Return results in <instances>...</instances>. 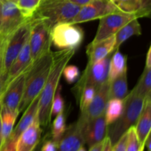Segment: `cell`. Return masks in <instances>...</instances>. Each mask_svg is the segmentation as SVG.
I'll return each instance as SVG.
<instances>
[{"label": "cell", "mask_w": 151, "mask_h": 151, "mask_svg": "<svg viewBox=\"0 0 151 151\" xmlns=\"http://www.w3.org/2000/svg\"><path fill=\"white\" fill-rule=\"evenodd\" d=\"M116 10H119L110 0H94L88 4L81 6L76 16L69 23L80 24L100 19Z\"/></svg>", "instance_id": "8fae6325"}, {"label": "cell", "mask_w": 151, "mask_h": 151, "mask_svg": "<svg viewBox=\"0 0 151 151\" xmlns=\"http://www.w3.org/2000/svg\"><path fill=\"white\" fill-rule=\"evenodd\" d=\"M109 81L108 80L99 87L88 107L81 112L80 117L77 122L83 125L88 121L103 115L105 113L108 100H109Z\"/></svg>", "instance_id": "7c38bea8"}, {"label": "cell", "mask_w": 151, "mask_h": 151, "mask_svg": "<svg viewBox=\"0 0 151 151\" xmlns=\"http://www.w3.org/2000/svg\"><path fill=\"white\" fill-rule=\"evenodd\" d=\"M0 13H1V2H0Z\"/></svg>", "instance_id": "681fc988"}, {"label": "cell", "mask_w": 151, "mask_h": 151, "mask_svg": "<svg viewBox=\"0 0 151 151\" xmlns=\"http://www.w3.org/2000/svg\"><path fill=\"white\" fill-rule=\"evenodd\" d=\"M34 151H41V150H40V148H37L36 147V148H35V150Z\"/></svg>", "instance_id": "7dc6e473"}, {"label": "cell", "mask_w": 151, "mask_h": 151, "mask_svg": "<svg viewBox=\"0 0 151 151\" xmlns=\"http://www.w3.org/2000/svg\"><path fill=\"white\" fill-rule=\"evenodd\" d=\"M30 24L31 19H29L7 36L4 58V71L7 73L22 47L29 40Z\"/></svg>", "instance_id": "9c48e42d"}, {"label": "cell", "mask_w": 151, "mask_h": 151, "mask_svg": "<svg viewBox=\"0 0 151 151\" xmlns=\"http://www.w3.org/2000/svg\"><path fill=\"white\" fill-rule=\"evenodd\" d=\"M145 148H147V151H151V134H148L145 142Z\"/></svg>", "instance_id": "7bdbcfd3"}, {"label": "cell", "mask_w": 151, "mask_h": 151, "mask_svg": "<svg viewBox=\"0 0 151 151\" xmlns=\"http://www.w3.org/2000/svg\"><path fill=\"white\" fill-rule=\"evenodd\" d=\"M145 150V146L144 145H142L141 147H139V149L138 151H144Z\"/></svg>", "instance_id": "f6af8a7d"}, {"label": "cell", "mask_w": 151, "mask_h": 151, "mask_svg": "<svg viewBox=\"0 0 151 151\" xmlns=\"http://www.w3.org/2000/svg\"><path fill=\"white\" fill-rule=\"evenodd\" d=\"M127 132H125L118 141L112 145V151H126Z\"/></svg>", "instance_id": "836d02e7"}, {"label": "cell", "mask_w": 151, "mask_h": 151, "mask_svg": "<svg viewBox=\"0 0 151 151\" xmlns=\"http://www.w3.org/2000/svg\"><path fill=\"white\" fill-rule=\"evenodd\" d=\"M1 108H2V94L0 96V151L2 150L3 147V141H2V137H1Z\"/></svg>", "instance_id": "74e56055"}, {"label": "cell", "mask_w": 151, "mask_h": 151, "mask_svg": "<svg viewBox=\"0 0 151 151\" xmlns=\"http://www.w3.org/2000/svg\"><path fill=\"white\" fill-rule=\"evenodd\" d=\"M28 68L7 84L2 94L3 107L19 114V107L24 91L25 79Z\"/></svg>", "instance_id": "4fadbf2b"}, {"label": "cell", "mask_w": 151, "mask_h": 151, "mask_svg": "<svg viewBox=\"0 0 151 151\" xmlns=\"http://www.w3.org/2000/svg\"><path fill=\"white\" fill-rule=\"evenodd\" d=\"M136 132L140 145L145 146L146 138L150 133L151 129V97L149 96L145 100L142 110L136 122Z\"/></svg>", "instance_id": "d6986e66"}, {"label": "cell", "mask_w": 151, "mask_h": 151, "mask_svg": "<svg viewBox=\"0 0 151 151\" xmlns=\"http://www.w3.org/2000/svg\"><path fill=\"white\" fill-rule=\"evenodd\" d=\"M139 18H141V16L137 13H127L121 10H116L106 15L100 19V24L94 40L91 43L94 44L114 35L124 25L133 19Z\"/></svg>", "instance_id": "ba28073f"}, {"label": "cell", "mask_w": 151, "mask_h": 151, "mask_svg": "<svg viewBox=\"0 0 151 151\" xmlns=\"http://www.w3.org/2000/svg\"><path fill=\"white\" fill-rule=\"evenodd\" d=\"M58 143L53 141L52 139H46L44 142L41 147H40L41 151H56L58 148Z\"/></svg>", "instance_id": "e575fe53"}, {"label": "cell", "mask_w": 151, "mask_h": 151, "mask_svg": "<svg viewBox=\"0 0 151 151\" xmlns=\"http://www.w3.org/2000/svg\"><path fill=\"white\" fill-rule=\"evenodd\" d=\"M66 116L63 111H62L55 116L53 121L51 131V139L53 141L59 143L64 133L66 132Z\"/></svg>", "instance_id": "4316f807"}, {"label": "cell", "mask_w": 151, "mask_h": 151, "mask_svg": "<svg viewBox=\"0 0 151 151\" xmlns=\"http://www.w3.org/2000/svg\"><path fill=\"white\" fill-rule=\"evenodd\" d=\"M38 101H39V96L35 97L29 103V106L26 108V110L24 111L23 116L21 118V119L19 120V123L17 124L16 128H13V131H12L11 134H10L7 142H12L16 143V141L19 138V136L21 135V134L26 128H27L32 123V122L35 120V119L37 116V114H38Z\"/></svg>", "instance_id": "ac0fdd59"}, {"label": "cell", "mask_w": 151, "mask_h": 151, "mask_svg": "<svg viewBox=\"0 0 151 151\" xmlns=\"http://www.w3.org/2000/svg\"><path fill=\"white\" fill-rule=\"evenodd\" d=\"M97 90L95 87L91 86H86L83 88L78 100L81 112H82L84 109L88 107V106L94 98Z\"/></svg>", "instance_id": "f546056e"}, {"label": "cell", "mask_w": 151, "mask_h": 151, "mask_svg": "<svg viewBox=\"0 0 151 151\" xmlns=\"http://www.w3.org/2000/svg\"><path fill=\"white\" fill-rule=\"evenodd\" d=\"M146 67L151 68V47H149L147 50V55H146V61H145Z\"/></svg>", "instance_id": "b9f144b4"}, {"label": "cell", "mask_w": 151, "mask_h": 151, "mask_svg": "<svg viewBox=\"0 0 151 151\" xmlns=\"http://www.w3.org/2000/svg\"><path fill=\"white\" fill-rule=\"evenodd\" d=\"M69 1L81 7V6H83L85 4H88V3L91 2V1H94V0H69Z\"/></svg>", "instance_id": "60d3db41"}, {"label": "cell", "mask_w": 151, "mask_h": 151, "mask_svg": "<svg viewBox=\"0 0 151 151\" xmlns=\"http://www.w3.org/2000/svg\"><path fill=\"white\" fill-rule=\"evenodd\" d=\"M110 1H111V2H113V3H114V2H115V1H116V0H110Z\"/></svg>", "instance_id": "c3c4849f"}, {"label": "cell", "mask_w": 151, "mask_h": 151, "mask_svg": "<svg viewBox=\"0 0 151 151\" xmlns=\"http://www.w3.org/2000/svg\"><path fill=\"white\" fill-rule=\"evenodd\" d=\"M124 110V99H109L105 110V119L107 125L114 123L121 116Z\"/></svg>", "instance_id": "cb8c5ba5"}, {"label": "cell", "mask_w": 151, "mask_h": 151, "mask_svg": "<svg viewBox=\"0 0 151 151\" xmlns=\"http://www.w3.org/2000/svg\"><path fill=\"white\" fill-rule=\"evenodd\" d=\"M18 116H19V114L14 113L3 106L1 108V127L3 145H4V144L7 142L12 131H13L15 122H16Z\"/></svg>", "instance_id": "d4e9b609"}, {"label": "cell", "mask_w": 151, "mask_h": 151, "mask_svg": "<svg viewBox=\"0 0 151 151\" xmlns=\"http://www.w3.org/2000/svg\"><path fill=\"white\" fill-rule=\"evenodd\" d=\"M54 59V52L46 53L32 62L27 72L24 91L19 107V113L24 111L39 94L48 78Z\"/></svg>", "instance_id": "7a4b0ae2"}, {"label": "cell", "mask_w": 151, "mask_h": 151, "mask_svg": "<svg viewBox=\"0 0 151 151\" xmlns=\"http://www.w3.org/2000/svg\"><path fill=\"white\" fill-rule=\"evenodd\" d=\"M13 1H15V2H16V1H17V0H13Z\"/></svg>", "instance_id": "f907efd6"}, {"label": "cell", "mask_w": 151, "mask_h": 151, "mask_svg": "<svg viewBox=\"0 0 151 151\" xmlns=\"http://www.w3.org/2000/svg\"><path fill=\"white\" fill-rule=\"evenodd\" d=\"M102 151H112V144L111 142L110 139L108 137H106V139H105L104 146H103Z\"/></svg>", "instance_id": "f35d334b"}, {"label": "cell", "mask_w": 151, "mask_h": 151, "mask_svg": "<svg viewBox=\"0 0 151 151\" xmlns=\"http://www.w3.org/2000/svg\"><path fill=\"white\" fill-rule=\"evenodd\" d=\"M127 57L116 50L112 52L109 66V81H112L127 72Z\"/></svg>", "instance_id": "7402d4cb"}, {"label": "cell", "mask_w": 151, "mask_h": 151, "mask_svg": "<svg viewBox=\"0 0 151 151\" xmlns=\"http://www.w3.org/2000/svg\"><path fill=\"white\" fill-rule=\"evenodd\" d=\"M1 151H2V150H1Z\"/></svg>", "instance_id": "816d5d0a"}, {"label": "cell", "mask_w": 151, "mask_h": 151, "mask_svg": "<svg viewBox=\"0 0 151 151\" xmlns=\"http://www.w3.org/2000/svg\"><path fill=\"white\" fill-rule=\"evenodd\" d=\"M55 1V0H41V3H44V2H47V1Z\"/></svg>", "instance_id": "bcb514c9"}, {"label": "cell", "mask_w": 151, "mask_h": 151, "mask_svg": "<svg viewBox=\"0 0 151 151\" xmlns=\"http://www.w3.org/2000/svg\"><path fill=\"white\" fill-rule=\"evenodd\" d=\"M32 58H31L30 47L29 44V40L26 42V44L22 47V50L14 61L12 63L11 66L8 71V78H7V84L11 82L15 78L20 75L22 72L26 70L30 64L32 63Z\"/></svg>", "instance_id": "ffe728a7"}, {"label": "cell", "mask_w": 151, "mask_h": 151, "mask_svg": "<svg viewBox=\"0 0 151 151\" xmlns=\"http://www.w3.org/2000/svg\"><path fill=\"white\" fill-rule=\"evenodd\" d=\"M77 151H86V150L85 147H84L83 146H82V147H80V148L78 149V150H77Z\"/></svg>", "instance_id": "ee69618b"}, {"label": "cell", "mask_w": 151, "mask_h": 151, "mask_svg": "<svg viewBox=\"0 0 151 151\" xmlns=\"http://www.w3.org/2000/svg\"><path fill=\"white\" fill-rule=\"evenodd\" d=\"M105 139L103 141L97 143V144L91 146L90 149L88 151H102L103 150V146H104Z\"/></svg>", "instance_id": "8d00e7d4"}, {"label": "cell", "mask_w": 151, "mask_h": 151, "mask_svg": "<svg viewBox=\"0 0 151 151\" xmlns=\"http://www.w3.org/2000/svg\"><path fill=\"white\" fill-rule=\"evenodd\" d=\"M83 126L85 144L88 147L103 141L107 137L108 125L103 114L99 117L88 121Z\"/></svg>", "instance_id": "9a60e30c"}, {"label": "cell", "mask_w": 151, "mask_h": 151, "mask_svg": "<svg viewBox=\"0 0 151 151\" xmlns=\"http://www.w3.org/2000/svg\"><path fill=\"white\" fill-rule=\"evenodd\" d=\"M78 6L69 0H55L41 3L32 17L44 19L50 26L69 22L79 11Z\"/></svg>", "instance_id": "277c9868"}, {"label": "cell", "mask_w": 151, "mask_h": 151, "mask_svg": "<svg viewBox=\"0 0 151 151\" xmlns=\"http://www.w3.org/2000/svg\"><path fill=\"white\" fill-rule=\"evenodd\" d=\"M128 94L127 72L109 81V99L125 98Z\"/></svg>", "instance_id": "603a6c76"}, {"label": "cell", "mask_w": 151, "mask_h": 151, "mask_svg": "<svg viewBox=\"0 0 151 151\" xmlns=\"http://www.w3.org/2000/svg\"><path fill=\"white\" fill-rule=\"evenodd\" d=\"M111 54L94 63H87L85 70L72 89L77 101L84 87L91 86L98 89L100 86L109 80V66Z\"/></svg>", "instance_id": "5b68a950"}, {"label": "cell", "mask_w": 151, "mask_h": 151, "mask_svg": "<svg viewBox=\"0 0 151 151\" xmlns=\"http://www.w3.org/2000/svg\"><path fill=\"white\" fill-rule=\"evenodd\" d=\"M76 50H60L54 52V59L48 78L44 84L38 101V117L41 126L47 127L51 122V106L63 70L75 55Z\"/></svg>", "instance_id": "6da1fadb"}, {"label": "cell", "mask_w": 151, "mask_h": 151, "mask_svg": "<svg viewBox=\"0 0 151 151\" xmlns=\"http://www.w3.org/2000/svg\"><path fill=\"white\" fill-rule=\"evenodd\" d=\"M41 1V0H17L16 3L22 15L26 19H31Z\"/></svg>", "instance_id": "83f0119b"}, {"label": "cell", "mask_w": 151, "mask_h": 151, "mask_svg": "<svg viewBox=\"0 0 151 151\" xmlns=\"http://www.w3.org/2000/svg\"><path fill=\"white\" fill-rule=\"evenodd\" d=\"M7 78H8V73L3 71L0 73V96L4 93L6 86L7 85Z\"/></svg>", "instance_id": "d590c367"}, {"label": "cell", "mask_w": 151, "mask_h": 151, "mask_svg": "<svg viewBox=\"0 0 151 151\" xmlns=\"http://www.w3.org/2000/svg\"><path fill=\"white\" fill-rule=\"evenodd\" d=\"M52 27L44 19H31L29 44L32 61L51 51Z\"/></svg>", "instance_id": "8992f818"}, {"label": "cell", "mask_w": 151, "mask_h": 151, "mask_svg": "<svg viewBox=\"0 0 151 151\" xmlns=\"http://www.w3.org/2000/svg\"><path fill=\"white\" fill-rule=\"evenodd\" d=\"M0 35L8 36L19 26L29 19H26L13 0H0Z\"/></svg>", "instance_id": "30bf717a"}, {"label": "cell", "mask_w": 151, "mask_h": 151, "mask_svg": "<svg viewBox=\"0 0 151 151\" xmlns=\"http://www.w3.org/2000/svg\"><path fill=\"white\" fill-rule=\"evenodd\" d=\"M61 86L59 84L53 97L51 106V116H56L60 112L63 111L64 101L61 96Z\"/></svg>", "instance_id": "4dcf8cb0"}, {"label": "cell", "mask_w": 151, "mask_h": 151, "mask_svg": "<svg viewBox=\"0 0 151 151\" xmlns=\"http://www.w3.org/2000/svg\"><path fill=\"white\" fill-rule=\"evenodd\" d=\"M42 128L38 117L21 134L16 141V151H34L41 140Z\"/></svg>", "instance_id": "5bb4252c"}, {"label": "cell", "mask_w": 151, "mask_h": 151, "mask_svg": "<svg viewBox=\"0 0 151 151\" xmlns=\"http://www.w3.org/2000/svg\"><path fill=\"white\" fill-rule=\"evenodd\" d=\"M15 142H8L4 145L2 148V151H16L15 150Z\"/></svg>", "instance_id": "ab89813d"}, {"label": "cell", "mask_w": 151, "mask_h": 151, "mask_svg": "<svg viewBox=\"0 0 151 151\" xmlns=\"http://www.w3.org/2000/svg\"><path fill=\"white\" fill-rule=\"evenodd\" d=\"M142 34V27L138 19H134L124 25L115 34L114 50H119L121 44L126 40L134 35H140Z\"/></svg>", "instance_id": "44dd1931"}, {"label": "cell", "mask_w": 151, "mask_h": 151, "mask_svg": "<svg viewBox=\"0 0 151 151\" xmlns=\"http://www.w3.org/2000/svg\"><path fill=\"white\" fill-rule=\"evenodd\" d=\"M85 145L83 126L78 122L66 128L56 151H77Z\"/></svg>", "instance_id": "2e32d148"}, {"label": "cell", "mask_w": 151, "mask_h": 151, "mask_svg": "<svg viewBox=\"0 0 151 151\" xmlns=\"http://www.w3.org/2000/svg\"><path fill=\"white\" fill-rule=\"evenodd\" d=\"M115 35L109 37L97 43H90L86 48L88 63L100 60L114 51Z\"/></svg>", "instance_id": "e0dca14e"}, {"label": "cell", "mask_w": 151, "mask_h": 151, "mask_svg": "<svg viewBox=\"0 0 151 151\" xmlns=\"http://www.w3.org/2000/svg\"><path fill=\"white\" fill-rule=\"evenodd\" d=\"M142 0H116L114 5L119 10L127 13H137L143 17L141 13Z\"/></svg>", "instance_id": "f1b7e54d"}, {"label": "cell", "mask_w": 151, "mask_h": 151, "mask_svg": "<svg viewBox=\"0 0 151 151\" xmlns=\"http://www.w3.org/2000/svg\"><path fill=\"white\" fill-rule=\"evenodd\" d=\"M83 38V29L77 24L63 22L52 27V44L60 50H77L82 44Z\"/></svg>", "instance_id": "52a82bcc"}, {"label": "cell", "mask_w": 151, "mask_h": 151, "mask_svg": "<svg viewBox=\"0 0 151 151\" xmlns=\"http://www.w3.org/2000/svg\"><path fill=\"white\" fill-rule=\"evenodd\" d=\"M0 36H1V35H0Z\"/></svg>", "instance_id": "f5cc1de1"}, {"label": "cell", "mask_w": 151, "mask_h": 151, "mask_svg": "<svg viewBox=\"0 0 151 151\" xmlns=\"http://www.w3.org/2000/svg\"><path fill=\"white\" fill-rule=\"evenodd\" d=\"M135 94L145 100L150 96L151 91V68L145 67L144 71L138 83L132 90Z\"/></svg>", "instance_id": "484cf974"}, {"label": "cell", "mask_w": 151, "mask_h": 151, "mask_svg": "<svg viewBox=\"0 0 151 151\" xmlns=\"http://www.w3.org/2000/svg\"><path fill=\"white\" fill-rule=\"evenodd\" d=\"M62 75L69 84L74 83L80 77V70L75 65H66L63 70Z\"/></svg>", "instance_id": "d6a6232c"}, {"label": "cell", "mask_w": 151, "mask_h": 151, "mask_svg": "<svg viewBox=\"0 0 151 151\" xmlns=\"http://www.w3.org/2000/svg\"><path fill=\"white\" fill-rule=\"evenodd\" d=\"M145 99L131 91L124 98V110L120 117L108 128L107 137L112 145L126 132L130 127L135 125L144 105Z\"/></svg>", "instance_id": "3957f363"}, {"label": "cell", "mask_w": 151, "mask_h": 151, "mask_svg": "<svg viewBox=\"0 0 151 151\" xmlns=\"http://www.w3.org/2000/svg\"><path fill=\"white\" fill-rule=\"evenodd\" d=\"M127 132L126 151H138L141 147L134 125L130 127Z\"/></svg>", "instance_id": "1f68e13d"}]
</instances>
